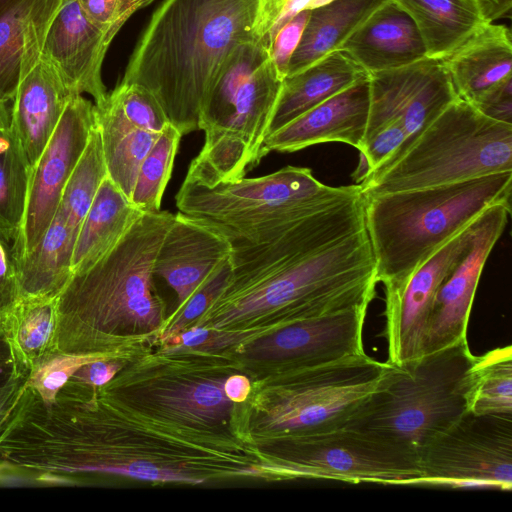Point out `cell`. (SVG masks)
<instances>
[{"mask_svg": "<svg viewBox=\"0 0 512 512\" xmlns=\"http://www.w3.org/2000/svg\"><path fill=\"white\" fill-rule=\"evenodd\" d=\"M257 8L258 0H164L121 82L147 89L182 136L200 130L201 107L224 61L255 40Z\"/></svg>", "mask_w": 512, "mask_h": 512, "instance_id": "6da1fadb", "label": "cell"}, {"mask_svg": "<svg viewBox=\"0 0 512 512\" xmlns=\"http://www.w3.org/2000/svg\"><path fill=\"white\" fill-rule=\"evenodd\" d=\"M175 214L143 212L119 243L57 297L52 353L107 355L132 333L157 329L162 306L153 293L154 263Z\"/></svg>", "mask_w": 512, "mask_h": 512, "instance_id": "7a4b0ae2", "label": "cell"}, {"mask_svg": "<svg viewBox=\"0 0 512 512\" xmlns=\"http://www.w3.org/2000/svg\"><path fill=\"white\" fill-rule=\"evenodd\" d=\"M512 171L426 188L364 196L376 278L403 283L487 208L511 206Z\"/></svg>", "mask_w": 512, "mask_h": 512, "instance_id": "3957f363", "label": "cell"}, {"mask_svg": "<svg viewBox=\"0 0 512 512\" xmlns=\"http://www.w3.org/2000/svg\"><path fill=\"white\" fill-rule=\"evenodd\" d=\"M282 82L261 43L237 45L201 107L199 127L205 141L185 178L211 187L239 181L258 166Z\"/></svg>", "mask_w": 512, "mask_h": 512, "instance_id": "277c9868", "label": "cell"}, {"mask_svg": "<svg viewBox=\"0 0 512 512\" xmlns=\"http://www.w3.org/2000/svg\"><path fill=\"white\" fill-rule=\"evenodd\" d=\"M475 358L466 339L401 365L386 361L377 387L346 427L419 453L468 411Z\"/></svg>", "mask_w": 512, "mask_h": 512, "instance_id": "5b68a950", "label": "cell"}, {"mask_svg": "<svg viewBox=\"0 0 512 512\" xmlns=\"http://www.w3.org/2000/svg\"><path fill=\"white\" fill-rule=\"evenodd\" d=\"M362 193L360 184L328 186L306 167L208 187L184 179L178 211L221 231L232 245L268 240L286 226Z\"/></svg>", "mask_w": 512, "mask_h": 512, "instance_id": "8992f818", "label": "cell"}, {"mask_svg": "<svg viewBox=\"0 0 512 512\" xmlns=\"http://www.w3.org/2000/svg\"><path fill=\"white\" fill-rule=\"evenodd\" d=\"M512 171V124L457 98L383 172L360 184L364 196L440 186Z\"/></svg>", "mask_w": 512, "mask_h": 512, "instance_id": "52a82bcc", "label": "cell"}, {"mask_svg": "<svg viewBox=\"0 0 512 512\" xmlns=\"http://www.w3.org/2000/svg\"><path fill=\"white\" fill-rule=\"evenodd\" d=\"M457 98L443 59L426 57L400 68L369 73L368 118L358 149L368 175L390 167Z\"/></svg>", "mask_w": 512, "mask_h": 512, "instance_id": "ba28073f", "label": "cell"}, {"mask_svg": "<svg viewBox=\"0 0 512 512\" xmlns=\"http://www.w3.org/2000/svg\"><path fill=\"white\" fill-rule=\"evenodd\" d=\"M387 362L365 352L292 371L267 410L266 430L305 435L346 427L377 387Z\"/></svg>", "mask_w": 512, "mask_h": 512, "instance_id": "9c48e42d", "label": "cell"}, {"mask_svg": "<svg viewBox=\"0 0 512 512\" xmlns=\"http://www.w3.org/2000/svg\"><path fill=\"white\" fill-rule=\"evenodd\" d=\"M285 467L294 475L348 483L418 484V453L349 427L293 435Z\"/></svg>", "mask_w": 512, "mask_h": 512, "instance_id": "30bf717a", "label": "cell"}, {"mask_svg": "<svg viewBox=\"0 0 512 512\" xmlns=\"http://www.w3.org/2000/svg\"><path fill=\"white\" fill-rule=\"evenodd\" d=\"M418 484L512 487V415L464 413L418 453Z\"/></svg>", "mask_w": 512, "mask_h": 512, "instance_id": "8fae6325", "label": "cell"}, {"mask_svg": "<svg viewBox=\"0 0 512 512\" xmlns=\"http://www.w3.org/2000/svg\"><path fill=\"white\" fill-rule=\"evenodd\" d=\"M95 124L92 102L82 95H74L30 171L23 223L11 246L14 261L30 253L42 239Z\"/></svg>", "mask_w": 512, "mask_h": 512, "instance_id": "7c38bea8", "label": "cell"}, {"mask_svg": "<svg viewBox=\"0 0 512 512\" xmlns=\"http://www.w3.org/2000/svg\"><path fill=\"white\" fill-rule=\"evenodd\" d=\"M94 116L107 175L130 199L142 161L170 122L147 89L124 82L94 105Z\"/></svg>", "mask_w": 512, "mask_h": 512, "instance_id": "4fadbf2b", "label": "cell"}, {"mask_svg": "<svg viewBox=\"0 0 512 512\" xmlns=\"http://www.w3.org/2000/svg\"><path fill=\"white\" fill-rule=\"evenodd\" d=\"M475 221L439 248L403 283L385 287L388 363L401 365L423 355L436 292L448 272L468 250Z\"/></svg>", "mask_w": 512, "mask_h": 512, "instance_id": "5bb4252c", "label": "cell"}, {"mask_svg": "<svg viewBox=\"0 0 512 512\" xmlns=\"http://www.w3.org/2000/svg\"><path fill=\"white\" fill-rule=\"evenodd\" d=\"M511 206L496 204L476 219L468 250L440 284L428 320L423 354L466 340L469 316L484 265L508 222Z\"/></svg>", "mask_w": 512, "mask_h": 512, "instance_id": "9a60e30c", "label": "cell"}, {"mask_svg": "<svg viewBox=\"0 0 512 512\" xmlns=\"http://www.w3.org/2000/svg\"><path fill=\"white\" fill-rule=\"evenodd\" d=\"M368 306H355L286 322L245 349L249 359L288 365L297 371L364 352L362 332Z\"/></svg>", "mask_w": 512, "mask_h": 512, "instance_id": "2e32d148", "label": "cell"}, {"mask_svg": "<svg viewBox=\"0 0 512 512\" xmlns=\"http://www.w3.org/2000/svg\"><path fill=\"white\" fill-rule=\"evenodd\" d=\"M111 42L78 0H63L47 31L40 59L55 68L73 95L87 93L98 104L108 93L101 72Z\"/></svg>", "mask_w": 512, "mask_h": 512, "instance_id": "e0dca14e", "label": "cell"}, {"mask_svg": "<svg viewBox=\"0 0 512 512\" xmlns=\"http://www.w3.org/2000/svg\"><path fill=\"white\" fill-rule=\"evenodd\" d=\"M229 239L212 225L175 214L154 263V276L176 292L179 310L188 298L232 256Z\"/></svg>", "mask_w": 512, "mask_h": 512, "instance_id": "ac0fdd59", "label": "cell"}, {"mask_svg": "<svg viewBox=\"0 0 512 512\" xmlns=\"http://www.w3.org/2000/svg\"><path fill=\"white\" fill-rule=\"evenodd\" d=\"M369 111V77L323 101L266 136L263 154L295 152L326 142L360 148Z\"/></svg>", "mask_w": 512, "mask_h": 512, "instance_id": "d6986e66", "label": "cell"}, {"mask_svg": "<svg viewBox=\"0 0 512 512\" xmlns=\"http://www.w3.org/2000/svg\"><path fill=\"white\" fill-rule=\"evenodd\" d=\"M63 0H0V101L13 100L21 79L40 60Z\"/></svg>", "mask_w": 512, "mask_h": 512, "instance_id": "ffe728a7", "label": "cell"}, {"mask_svg": "<svg viewBox=\"0 0 512 512\" xmlns=\"http://www.w3.org/2000/svg\"><path fill=\"white\" fill-rule=\"evenodd\" d=\"M73 96L55 68L42 59L21 79L13 98L10 128L22 146L30 169L37 163Z\"/></svg>", "mask_w": 512, "mask_h": 512, "instance_id": "44dd1931", "label": "cell"}, {"mask_svg": "<svg viewBox=\"0 0 512 512\" xmlns=\"http://www.w3.org/2000/svg\"><path fill=\"white\" fill-rule=\"evenodd\" d=\"M339 50L368 73L400 68L427 57L415 22L394 0L378 8Z\"/></svg>", "mask_w": 512, "mask_h": 512, "instance_id": "7402d4cb", "label": "cell"}, {"mask_svg": "<svg viewBox=\"0 0 512 512\" xmlns=\"http://www.w3.org/2000/svg\"><path fill=\"white\" fill-rule=\"evenodd\" d=\"M443 61L457 96L473 104L512 76L511 30L485 23Z\"/></svg>", "mask_w": 512, "mask_h": 512, "instance_id": "603a6c76", "label": "cell"}, {"mask_svg": "<svg viewBox=\"0 0 512 512\" xmlns=\"http://www.w3.org/2000/svg\"><path fill=\"white\" fill-rule=\"evenodd\" d=\"M368 77L369 73L342 50L331 52L302 71L287 76L282 82L268 134Z\"/></svg>", "mask_w": 512, "mask_h": 512, "instance_id": "cb8c5ba5", "label": "cell"}, {"mask_svg": "<svg viewBox=\"0 0 512 512\" xmlns=\"http://www.w3.org/2000/svg\"><path fill=\"white\" fill-rule=\"evenodd\" d=\"M142 213L107 175L77 235L71 258L72 276L87 271L106 256Z\"/></svg>", "mask_w": 512, "mask_h": 512, "instance_id": "d4e9b609", "label": "cell"}, {"mask_svg": "<svg viewBox=\"0 0 512 512\" xmlns=\"http://www.w3.org/2000/svg\"><path fill=\"white\" fill-rule=\"evenodd\" d=\"M387 1L389 0H331L311 10L301 40L290 59L287 76L294 75L329 53L339 50Z\"/></svg>", "mask_w": 512, "mask_h": 512, "instance_id": "484cf974", "label": "cell"}, {"mask_svg": "<svg viewBox=\"0 0 512 512\" xmlns=\"http://www.w3.org/2000/svg\"><path fill=\"white\" fill-rule=\"evenodd\" d=\"M413 19L429 58L445 59L488 23L478 0H394Z\"/></svg>", "mask_w": 512, "mask_h": 512, "instance_id": "4316f807", "label": "cell"}, {"mask_svg": "<svg viewBox=\"0 0 512 512\" xmlns=\"http://www.w3.org/2000/svg\"><path fill=\"white\" fill-rule=\"evenodd\" d=\"M56 303L57 298L20 299L3 324L17 364L29 373L52 353Z\"/></svg>", "mask_w": 512, "mask_h": 512, "instance_id": "83f0119b", "label": "cell"}, {"mask_svg": "<svg viewBox=\"0 0 512 512\" xmlns=\"http://www.w3.org/2000/svg\"><path fill=\"white\" fill-rule=\"evenodd\" d=\"M468 411L512 415V349L495 348L476 356L467 390Z\"/></svg>", "mask_w": 512, "mask_h": 512, "instance_id": "f1b7e54d", "label": "cell"}, {"mask_svg": "<svg viewBox=\"0 0 512 512\" xmlns=\"http://www.w3.org/2000/svg\"><path fill=\"white\" fill-rule=\"evenodd\" d=\"M30 171L11 128L0 130V236L11 246L23 223Z\"/></svg>", "mask_w": 512, "mask_h": 512, "instance_id": "f546056e", "label": "cell"}, {"mask_svg": "<svg viewBox=\"0 0 512 512\" xmlns=\"http://www.w3.org/2000/svg\"><path fill=\"white\" fill-rule=\"evenodd\" d=\"M224 380L171 384L155 393L157 403L169 414L188 422L213 423L226 418L232 401L223 390Z\"/></svg>", "mask_w": 512, "mask_h": 512, "instance_id": "4dcf8cb0", "label": "cell"}, {"mask_svg": "<svg viewBox=\"0 0 512 512\" xmlns=\"http://www.w3.org/2000/svg\"><path fill=\"white\" fill-rule=\"evenodd\" d=\"M181 137V133L168 123L142 161L130 198L141 211L160 210Z\"/></svg>", "mask_w": 512, "mask_h": 512, "instance_id": "1f68e13d", "label": "cell"}, {"mask_svg": "<svg viewBox=\"0 0 512 512\" xmlns=\"http://www.w3.org/2000/svg\"><path fill=\"white\" fill-rule=\"evenodd\" d=\"M233 277L232 256L219 267L177 310V316L163 332L162 338L168 339L207 312L224 293Z\"/></svg>", "mask_w": 512, "mask_h": 512, "instance_id": "d6a6232c", "label": "cell"}, {"mask_svg": "<svg viewBox=\"0 0 512 512\" xmlns=\"http://www.w3.org/2000/svg\"><path fill=\"white\" fill-rule=\"evenodd\" d=\"M331 0H258L253 34L256 41L271 51L278 31L295 15L313 10Z\"/></svg>", "mask_w": 512, "mask_h": 512, "instance_id": "836d02e7", "label": "cell"}, {"mask_svg": "<svg viewBox=\"0 0 512 512\" xmlns=\"http://www.w3.org/2000/svg\"><path fill=\"white\" fill-rule=\"evenodd\" d=\"M91 22L111 41L126 21L155 0H78Z\"/></svg>", "mask_w": 512, "mask_h": 512, "instance_id": "e575fe53", "label": "cell"}, {"mask_svg": "<svg viewBox=\"0 0 512 512\" xmlns=\"http://www.w3.org/2000/svg\"><path fill=\"white\" fill-rule=\"evenodd\" d=\"M95 474L119 475L145 481L180 482L189 484L203 482L201 478L186 475L178 470L159 467L152 462L144 460L125 463L113 462L101 465L95 470Z\"/></svg>", "mask_w": 512, "mask_h": 512, "instance_id": "d590c367", "label": "cell"}, {"mask_svg": "<svg viewBox=\"0 0 512 512\" xmlns=\"http://www.w3.org/2000/svg\"><path fill=\"white\" fill-rule=\"evenodd\" d=\"M310 11L304 10L295 15L278 31L272 43L271 59L281 80L287 76L290 59L301 40Z\"/></svg>", "mask_w": 512, "mask_h": 512, "instance_id": "8d00e7d4", "label": "cell"}, {"mask_svg": "<svg viewBox=\"0 0 512 512\" xmlns=\"http://www.w3.org/2000/svg\"><path fill=\"white\" fill-rule=\"evenodd\" d=\"M244 337L245 332H211L203 327H193L166 339V342L174 347V351L183 348L213 350L231 345Z\"/></svg>", "mask_w": 512, "mask_h": 512, "instance_id": "74e56055", "label": "cell"}, {"mask_svg": "<svg viewBox=\"0 0 512 512\" xmlns=\"http://www.w3.org/2000/svg\"><path fill=\"white\" fill-rule=\"evenodd\" d=\"M20 300L11 245L0 236V325L3 326Z\"/></svg>", "mask_w": 512, "mask_h": 512, "instance_id": "f35d334b", "label": "cell"}, {"mask_svg": "<svg viewBox=\"0 0 512 512\" xmlns=\"http://www.w3.org/2000/svg\"><path fill=\"white\" fill-rule=\"evenodd\" d=\"M29 374L18 365L0 368V433L12 417Z\"/></svg>", "mask_w": 512, "mask_h": 512, "instance_id": "ab89813d", "label": "cell"}, {"mask_svg": "<svg viewBox=\"0 0 512 512\" xmlns=\"http://www.w3.org/2000/svg\"><path fill=\"white\" fill-rule=\"evenodd\" d=\"M472 105L493 120L512 124V76L489 89Z\"/></svg>", "mask_w": 512, "mask_h": 512, "instance_id": "60d3db41", "label": "cell"}, {"mask_svg": "<svg viewBox=\"0 0 512 512\" xmlns=\"http://www.w3.org/2000/svg\"><path fill=\"white\" fill-rule=\"evenodd\" d=\"M120 369V363L110 359L107 355H102L80 366L70 379L101 387L108 384Z\"/></svg>", "mask_w": 512, "mask_h": 512, "instance_id": "b9f144b4", "label": "cell"}, {"mask_svg": "<svg viewBox=\"0 0 512 512\" xmlns=\"http://www.w3.org/2000/svg\"><path fill=\"white\" fill-rule=\"evenodd\" d=\"M223 390L232 402H242L249 395L251 384L246 376L235 374L224 380Z\"/></svg>", "mask_w": 512, "mask_h": 512, "instance_id": "7bdbcfd3", "label": "cell"}, {"mask_svg": "<svg viewBox=\"0 0 512 512\" xmlns=\"http://www.w3.org/2000/svg\"><path fill=\"white\" fill-rule=\"evenodd\" d=\"M478 2L488 23L511 16L512 0H478Z\"/></svg>", "mask_w": 512, "mask_h": 512, "instance_id": "ee69618b", "label": "cell"}, {"mask_svg": "<svg viewBox=\"0 0 512 512\" xmlns=\"http://www.w3.org/2000/svg\"><path fill=\"white\" fill-rule=\"evenodd\" d=\"M12 365L18 364L16 362L10 340L3 326L0 325V368H6Z\"/></svg>", "mask_w": 512, "mask_h": 512, "instance_id": "f6af8a7d", "label": "cell"}, {"mask_svg": "<svg viewBox=\"0 0 512 512\" xmlns=\"http://www.w3.org/2000/svg\"><path fill=\"white\" fill-rule=\"evenodd\" d=\"M11 112L9 111L6 102L0 101V130L10 128Z\"/></svg>", "mask_w": 512, "mask_h": 512, "instance_id": "bcb514c9", "label": "cell"}, {"mask_svg": "<svg viewBox=\"0 0 512 512\" xmlns=\"http://www.w3.org/2000/svg\"><path fill=\"white\" fill-rule=\"evenodd\" d=\"M10 475L6 472V470L0 465V481L4 479H10Z\"/></svg>", "mask_w": 512, "mask_h": 512, "instance_id": "7dc6e473", "label": "cell"}]
</instances>
